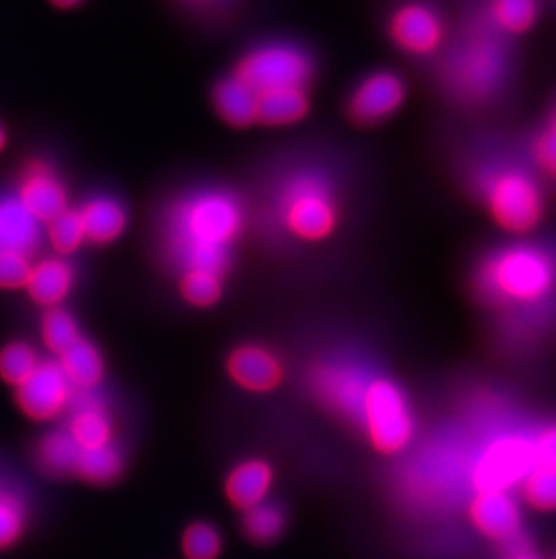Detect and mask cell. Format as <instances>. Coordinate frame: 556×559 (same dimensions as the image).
<instances>
[{"label": "cell", "mask_w": 556, "mask_h": 559, "mask_svg": "<svg viewBox=\"0 0 556 559\" xmlns=\"http://www.w3.org/2000/svg\"><path fill=\"white\" fill-rule=\"evenodd\" d=\"M513 40L488 26L483 15L468 24L439 62V84L462 106H488L513 79Z\"/></svg>", "instance_id": "3957f363"}, {"label": "cell", "mask_w": 556, "mask_h": 559, "mask_svg": "<svg viewBox=\"0 0 556 559\" xmlns=\"http://www.w3.org/2000/svg\"><path fill=\"white\" fill-rule=\"evenodd\" d=\"M5 145H8V134H5L4 126L0 123V153L4 151Z\"/></svg>", "instance_id": "ab89813d"}, {"label": "cell", "mask_w": 556, "mask_h": 559, "mask_svg": "<svg viewBox=\"0 0 556 559\" xmlns=\"http://www.w3.org/2000/svg\"><path fill=\"white\" fill-rule=\"evenodd\" d=\"M472 189L492 222L511 238H528L546 217V190L524 154L488 156L473 169Z\"/></svg>", "instance_id": "277c9868"}, {"label": "cell", "mask_w": 556, "mask_h": 559, "mask_svg": "<svg viewBox=\"0 0 556 559\" xmlns=\"http://www.w3.org/2000/svg\"><path fill=\"white\" fill-rule=\"evenodd\" d=\"M230 379L242 390L264 393L277 388L282 380V365L274 352L257 344H246L231 352L226 362Z\"/></svg>", "instance_id": "9a60e30c"}, {"label": "cell", "mask_w": 556, "mask_h": 559, "mask_svg": "<svg viewBox=\"0 0 556 559\" xmlns=\"http://www.w3.org/2000/svg\"><path fill=\"white\" fill-rule=\"evenodd\" d=\"M280 216L294 238L313 243L329 238L338 219L331 186L318 173L293 176L280 194Z\"/></svg>", "instance_id": "5b68a950"}, {"label": "cell", "mask_w": 556, "mask_h": 559, "mask_svg": "<svg viewBox=\"0 0 556 559\" xmlns=\"http://www.w3.org/2000/svg\"><path fill=\"white\" fill-rule=\"evenodd\" d=\"M508 558L506 559H542L535 550L531 549L524 536L513 539L511 544H508Z\"/></svg>", "instance_id": "74e56055"}, {"label": "cell", "mask_w": 556, "mask_h": 559, "mask_svg": "<svg viewBox=\"0 0 556 559\" xmlns=\"http://www.w3.org/2000/svg\"><path fill=\"white\" fill-rule=\"evenodd\" d=\"M242 528L247 538L258 545L271 544L280 538L286 528V514L280 507L269 501L247 509Z\"/></svg>", "instance_id": "4dcf8cb0"}, {"label": "cell", "mask_w": 556, "mask_h": 559, "mask_svg": "<svg viewBox=\"0 0 556 559\" xmlns=\"http://www.w3.org/2000/svg\"><path fill=\"white\" fill-rule=\"evenodd\" d=\"M520 497L536 512H556V469L535 465L520 484Z\"/></svg>", "instance_id": "d6a6232c"}, {"label": "cell", "mask_w": 556, "mask_h": 559, "mask_svg": "<svg viewBox=\"0 0 556 559\" xmlns=\"http://www.w3.org/2000/svg\"><path fill=\"white\" fill-rule=\"evenodd\" d=\"M87 243L111 245L123 236L129 225L125 206L111 195H95L78 209Z\"/></svg>", "instance_id": "d6986e66"}, {"label": "cell", "mask_w": 556, "mask_h": 559, "mask_svg": "<svg viewBox=\"0 0 556 559\" xmlns=\"http://www.w3.org/2000/svg\"><path fill=\"white\" fill-rule=\"evenodd\" d=\"M44 225L26 211L15 194L0 195V250L33 258L43 245Z\"/></svg>", "instance_id": "ac0fdd59"}, {"label": "cell", "mask_w": 556, "mask_h": 559, "mask_svg": "<svg viewBox=\"0 0 556 559\" xmlns=\"http://www.w3.org/2000/svg\"><path fill=\"white\" fill-rule=\"evenodd\" d=\"M407 90L403 80L389 71L371 74L352 91L347 115L354 126L373 127L392 117L403 106Z\"/></svg>", "instance_id": "4fadbf2b"}, {"label": "cell", "mask_w": 556, "mask_h": 559, "mask_svg": "<svg viewBox=\"0 0 556 559\" xmlns=\"http://www.w3.org/2000/svg\"><path fill=\"white\" fill-rule=\"evenodd\" d=\"M68 415L65 429L82 448L112 443V418L96 390L76 391Z\"/></svg>", "instance_id": "2e32d148"}, {"label": "cell", "mask_w": 556, "mask_h": 559, "mask_svg": "<svg viewBox=\"0 0 556 559\" xmlns=\"http://www.w3.org/2000/svg\"><path fill=\"white\" fill-rule=\"evenodd\" d=\"M84 337L80 332V324L71 311L63 307L49 308L44 311L40 319V338L46 348L55 355H60L71 348L78 338Z\"/></svg>", "instance_id": "f1b7e54d"}, {"label": "cell", "mask_w": 556, "mask_h": 559, "mask_svg": "<svg viewBox=\"0 0 556 559\" xmlns=\"http://www.w3.org/2000/svg\"><path fill=\"white\" fill-rule=\"evenodd\" d=\"M43 362L40 355L26 341H11L0 348V379L11 388H19Z\"/></svg>", "instance_id": "f546056e"}, {"label": "cell", "mask_w": 556, "mask_h": 559, "mask_svg": "<svg viewBox=\"0 0 556 559\" xmlns=\"http://www.w3.org/2000/svg\"><path fill=\"white\" fill-rule=\"evenodd\" d=\"M74 393L58 360H43L29 379L15 388V402L33 423H49L69 412Z\"/></svg>", "instance_id": "30bf717a"}, {"label": "cell", "mask_w": 556, "mask_h": 559, "mask_svg": "<svg viewBox=\"0 0 556 559\" xmlns=\"http://www.w3.org/2000/svg\"><path fill=\"white\" fill-rule=\"evenodd\" d=\"M44 238L53 250L55 255L60 258H71L73 253L78 252L85 239L84 223L80 217L78 209H68L62 214H58L51 222L44 225Z\"/></svg>", "instance_id": "83f0119b"}, {"label": "cell", "mask_w": 556, "mask_h": 559, "mask_svg": "<svg viewBox=\"0 0 556 559\" xmlns=\"http://www.w3.org/2000/svg\"><path fill=\"white\" fill-rule=\"evenodd\" d=\"M522 154L541 178L556 181V123H542L528 138Z\"/></svg>", "instance_id": "1f68e13d"}, {"label": "cell", "mask_w": 556, "mask_h": 559, "mask_svg": "<svg viewBox=\"0 0 556 559\" xmlns=\"http://www.w3.org/2000/svg\"><path fill=\"white\" fill-rule=\"evenodd\" d=\"M546 120L547 122L556 123V100L555 104H553L552 111H549V115H547Z\"/></svg>", "instance_id": "60d3db41"}, {"label": "cell", "mask_w": 556, "mask_h": 559, "mask_svg": "<svg viewBox=\"0 0 556 559\" xmlns=\"http://www.w3.org/2000/svg\"><path fill=\"white\" fill-rule=\"evenodd\" d=\"M221 547V534L210 523L195 522L184 531L183 555L186 559H217Z\"/></svg>", "instance_id": "e575fe53"}, {"label": "cell", "mask_w": 556, "mask_h": 559, "mask_svg": "<svg viewBox=\"0 0 556 559\" xmlns=\"http://www.w3.org/2000/svg\"><path fill=\"white\" fill-rule=\"evenodd\" d=\"M552 559H556V555H555V556H553V558H552Z\"/></svg>", "instance_id": "7bdbcfd3"}, {"label": "cell", "mask_w": 556, "mask_h": 559, "mask_svg": "<svg viewBox=\"0 0 556 559\" xmlns=\"http://www.w3.org/2000/svg\"><path fill=\"white\" fill-rule=\"evenodd\" d=\"M242 206L235 195L205 189L184 195L165 219V250L179 272L206 270L225 277L241 236Z\"/></svg>", "instance_id": "6da1fadb"}, {"label": "cell", "mask_w": 556, "mask_h": 559, "mask_svg": "<svg viewBox=\"0 0 556 559\" xmlns=\"http://www.w3.org/2000/svg\"><path fill=\"white\" fill-rule=\"evenodd\" d=\"M307 109L310 100L304 87H282L257 95L258 126H293L307 115Z\"/></svg>", "instance_id": "cb8c5ba5"}, {"label": "cell", "mask_w": 556, "mask_h": 559, "mask_svg": "<svg viewBox=\"0 0 556 559\" xmlns=\"http://www.w3.org/2000/svg\"><path fill=\"white\" fill-rule=\"evenodd\" d=\"M468 518L479 534L497 544L508 545L522 536V509L509 491L473 492Z\"/></svg>", "instance_id": "5bb4252c"}, {"label": "cell", "mask_w": 556, "mask_h": 559, "mask_svg": "<svg viewBox=\"0 0 556 559\" xmlns=\"http://www.w3.org/2000/svg\"><path fill=\"white\" fill-rule=\"evenodd\" d=\"M392 43L412 57H431L442 49L446 24L442 13L426 2H404L394 11L389 22Z\"/></svg>", "instance_id": "8fae6325"}, {"label": "cell", "mask_w": 556, "mask_h": 559, "mask_svg": "<svg viewBox=\"0 0 556 559\" xmlns=\"http://www.w3.org/2000/svg\"><path fill=\"white\" fill-rule=\"evenodd\" d=\"M74 283L76 272L71 261L60 255H51L38 259L32 264L24 290L35 305L49 310L62 307L73 292Z\"/></svg>", "instance_id": "e0dca14e"}, {"label": "cell", "mask_w": 556, "mask_h": 559, "mask_svg": "<svg viewBox=\"0 0 556 559\" xmlns=\"http://www.w3.org/2000/svg\"><path fill=\"white\" fill-rule=\"evenodd\" d=\"M32 264L29 255L0 250V290H24Z\"/></svg>", "instance_id": "d590c367"}, {"label": "cell", "mask_w": 556, "mask_h": 559, "mask_svg": "<svg viewBox=\"0 0 556 559\" xmlns=\"http://www.w3.org/2000/svg\"><path fill=\"white\" fill-rule=\"evenodd\" d=\"M531 440L535 451V465L556 469V423L544 426Z\"/></svg>", "instance_id": "8d00e7d4"}, {"label": "cell", "mask_w": 556, "mask_h": 559, "mask_svg": "<svg viewBox=\"0 0 556 559\" xmlns=\"http://www.w3.org/2000/svg\"><path fill=\"white\" fill-rule=\"evenodd\" d=\"M535 467L533 440L524 435H500L486 443L470 467L473 492L511 491Z\"/></svg>", "instance_id": "52a82bcc"}, {"label": "cell", "mask_w": 556, "mask_h": 559, "mask_svg": "<svg viewBox=\"0 0 556 559\" xmlns=\"http://www.w3.org/2000/svg\"><path fill=\"white\" fill-rule=\"evenodd\" d=\"M376 374L362 362L331 360L316 366L311 388L324 406L360 426L363 402Z\"/></svg>", "instance_id": "9c48e42d"}, {"label": "cell", "mask_w": 556, "mask_h": 559, "mask_svg": "<svg viewBox=\"0 0 556 559\" xmlns=\"http://www.w3.org/2000/svg\"><path fill=\"white\" fill-rule=\"evenodd\" d=\"M211 102L222 122L235 129L257 123V95L235 74L217 82Z\"/></svg>", "instance_id": "7402d4cb"}, {"label": "cell", "mask_w": 556, "mask_h": 559, "mask_svg": "<svg viewBox=\"0 0 556 559\" xmlns=\"http://www.w3.org/2000/svg\"><path fill=\"white\" fill-rule=\"evenodd\" d=\"M29 520V507L19 489L0 481V550L11 549L22 538Z\"/></svg>", "instance_id": "4316f807"}, {"label": "cell", "mask_w": 556, "mask_h": 559, "mask_svg": "<svg viewBox=\"0 0 556 559\" xmlns=\"http://www.w3.org/2000/svg\"><path fill=\"white\" fill-rule=\"evenodd\" d=\"M360 428L382 454H398L414 440L415 420L403 390L376 374L363 402Z\"/></svg>", "instance_id": "8992f818"}, {"label": "cell", "mask_w": 556, "mask_h": 559, "mask_svg": "<svg viewBox=\"0 0 556 559\" xmlns=\"http://www.w3.org/2000/svg\"><path fill=\"white\" fill-rule=\"evenodd\" d=\"M15 195L38 223L51 222L69 209L68 187L53 165L46 159H32L19 178Z\"/></svg>", "instance_id": "7c38bea8"}, {"label": "cell", "mask_w": 556, "mask_h": 559, "mask_svg": "<svg viewBox=\"0 0 556 559\" xmlns=\"http://www.w3.org/2000/svg\"><path fill=\"white\" fill-rule=\"evenodd\" d=\"M179 292L192 307L210 308L221 299L222 277L206 270H190L181 274Z\"/></svg>", "instance_id": "836d02e7"}, {"label": "cell", "mask_w": 556, "mask_h": 559, "mask_svg": "<svg viewBox=\"0 0 556 559\" xmlns=\"http://www.w3.org/2000/svg\"><path fill=\"white\" fill-rule=\"evenodd\" d=\"M48 2L53 5L55 10L71 11L84 4L85 0H48Z\"/></svg>", "instance_id": "f35d334b"}, {"label": "cell", "mask_w": 556, "mask_h": 559, "mask_svg": "<svg viewBox=\"0 0 556 559\" xmlns=\"http://www.w3.org/2000/svg\"><path fill=\"white\" fill-rule=\"evenodd\" d=\"M479 299L495 310L525 316L556 301V241L513 238L484 252L473 270Z\"/></svg>", "instance_id": "7a4b0ae2"}, {"label": "cell", "mask_w": 556, "mask_h": 559, "mask_svg": "<svg viewBox=\"0 0 556 559\" xmlns=\"http://www.w3.org/2000/svg\"><path fill=\"white\" fill-rule=\"evenodd\" d=\"M57 360L76 391L96 390L106 374V360L89 338H78Z\"/></svg>", "instance_id": "603a6c76"}, {"label": "cell", "mask_w": 556, "mask_h": 559, "mask_svg": "<svg viewBox=\"0 0 556 559\" xmlns=\"http://www.w3.org/2000/svg\"><path fill=\"white\" fill-rule=\"evenodd\" d=\"M123 471V456L114 442L100 448L80 449L78 462L74 476L93 486H107L118 480Z\"/></svg>", "instance_id": "484cf974"}, {"label": "cell", "mask_w": 556, "mask_h": 559, "mask_svg": "<svg viewBox=\"0 0 556 559\" xmlns=\"http://www.w3.org/2000/svg\"><path fill=\"white\" fill-rule=\"evenodd\" d=\"M541 5L542 0H486L481 15L492 29L515 43L535 27Z\"/></svg>", "instance_id": "44dd1931"}, {"label": "cell", "mask_w": 556, "mask_h": 559, "mask_svg": "<svg viewBox=\"0 0 556 559\" xmlns=\"http://www.w3.org/2000/svg\"><path fill=\"white\" fill-rule=\"evenodd\" d=\"M237 79L258 95L282 87H304L313 76V63L302 49L291 44H268L253 49L237 63Z\"/></svg>", "instance_id": "ba28073f"}, {"label": "cell", "mask_w": 556, "mask_h": 559, "mask_svg": "<svg viewBox=\"0 0 556 559\" xmlns=\"http://www.w3.org/2000/svg\"><path fill=\"white\" fill-rule=\"evenodd\" d=\"M184 2H194V4H205V2H211V0H184Z\"/></svg>", "instance_id": "b9f144b4"}, {"label": "cell", "mask_w": 556, "mask_h": 559, "mask_svg": "<svg viewBox=\"0 0 556 559\" xmlns=\"http://www.w3.org/2000/svg\"><path fill=\"white\" fill-rule=\"evenodd\" d=\"M80 449L82 445L71 437L68 429H57L40 438L35 459L46 475L74 476Z\"/></svg>", "instance_id": "d4e9b609"}, {"label": "cell", "mask_w": 556, "mask_h": 559, "mask_svg": "<svg viewBox=\"0 0 556 559\" xmlns=\"http://www.w3.org/2000/svg\"><path fill=\"white\" fill-rule=\"evenodd\" d=\"M274 484V471L263 460H246L231 471L226 480V497L231 506L247 511L266 501Z\"/></svg>", "instance_id": "ffe728a7"}]
</instances>
